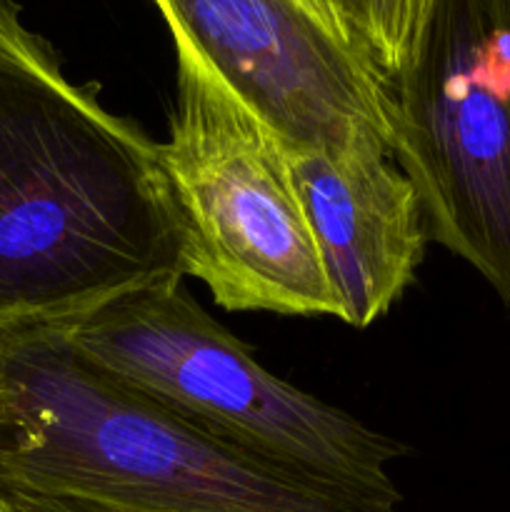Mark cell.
Masks as SVG:
<instances>
[{"label": "cell", "mask_w": 510, "mask_h": 512, "mask_svg": "<svg viewBox=\"0 0 510 512\" xmlns=\"http://www.w3.org/2000/svg\"><path fill=\"white\" fill-rule=\"evenodd\" d=\"M390 83L418 58L443 0H338Z\"/></svg>", "instance_id": "obj_8"}, {"label": "cell", "mask_w": 510, "mask_h": 512, "mask_svg": "<svg viewBox=\"0 0 510 512\" xmlns=\"http://www.w3.org/2000/svg\"><path fill=\"white\" fill-rule=\"evenodd\" d=\"M390 158L418 193L428 240L473 265L510 310V63L480 0H443L393 83Z\"/></svg>", "instance_id": "obj_5"}, {"label": "cell", "mask_w": 510, "mask_h": 512, "mask_svg": "<svg viewBox=\"0 0 510 512\" xmlns=\"http://www.w3.org/2000/svg\"><path fill=\"white\" fill-rule=\"evenodd\" d=\"M295 188L318 243L335 318L368 328L383 318L425 258L423 208L408 175L375 133L290 148Z\"/></svg>", "instance_id": "obj_7"}, {"label": "cell", "mask_w": 510, "mask_h": 512, "mask_svg": "<svg viewBox=\"0 0 510 512\" xmlns=\"http://www.w3.org/2000/svg\"><path fill=\"white\" fill-rule=\"evenodd\" d=\"M485 20L493 30L495 43L503 50L505 60L510 63V0H480Z\"/></svg>", "instance_id": "obj_10"}, {"label": "cell", "mask_w": 510, "mask_h": 512, "mask_svg": "<svg viewBox=\"0 0 510 512\" xmlns=\"http://www.w3.org/2000/svg\"><path fill=\"white\" fill-rule=\"evenodd\" d=\"M183 275L158 143L0 0V330L73 325Z\"/></svg>", "instance_id": "obj_1"}, {"label": "cell", "mask_w": 510, "mask_h": 512, "mask_svg": "<svg viewBox=\"0 0 510 512\" xmlns=\"http://www.w3.org/2000/svg\"><path fill=\"white\" fill-rule=\"evenodd\" d=\"M0 488L123 512H400L203 433L95 368L65 325L0 330Z\"/></svg>", "instance_id": "obj_2"}, {"label": "cell", "mask_w": 510, "mask_h": 512, "mask_svg": "<svg viewBox=\"0 0 510 512\" xmlns=\"http://www.w3.org/2000/svg\"><path fill=\"white\" fill-rule=\"evenodd\" d=\"M85 360L245 453L325 483L400 503L388 465L405 448L353 415L268 373L168 278L65 325Z\"/></svg>", "instance_id": "obj_3"}, {"label": "cell", "mask_w": 510, "mask_h": 512, "mask_svg": "<svg viewBox=\"0 0 510 512\" xmlns=\"http://www.w3.org/2000/svg\"><path fill=\"white\" fill-rule=\"evenodd\" d=\"M158 160L178 218L185 278L200 280L230 313L338 315L295 188L290 145L188 60H178Z\"/></svg>", "instance_id": "obj_4"}, {"label": "cell", "mask_w": 510, "mask_h": 512, "mask_svg": "<svg viewBox=\"0 0 510 512\" xmlns=\"http://www.w3.org/2000/svg\"><path fill=\"white\" fill-rule=\"evenodd\" d=\"M175 58L238 95L290 148L395 140V88L338 0H153Z\"/></svg>", "instance_id": "obj_6"}, {"label": "cell", "mask_w": 510, "mask_h": 512, "mask_svg": "<svg viewBox=\"0 0 510 512\" xmlns=\"http://www.w3.org/2000/svg\"><path fill=\"white\" fill-rule=\"evenodd\" d=\"M0 512H123L100 503L63 495H43L30 490L0 488Z\"/></svg>", "instance_id": "obj_9"}]
</instances>
